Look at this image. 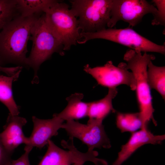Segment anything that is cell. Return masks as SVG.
<instances>
[{"instance_id": "cell-20", "label": "cell", "mask_w": 165, "mask_h": 165, "mask_svg": "<svg viewBox=\"0 0 165 165\" xmlns=\"http://www.w3.org/2000/svg\"><path fill=\"white\" fill-rule=\"evenodd\" d=\"M19 15L16 0H0V32L5 26Z\"/></svg>"}, {"instance_id": "cell-14", "label": "cell", "mask_w": 165, "mask_h": 165, "mask_svg": "<svg viewBox=\"0 0 165 165\" xmlns=\"http://www.w3.org/2000/svg\"><path fill=\"white\" fill-rule=\"evenodd\" d=\"M83 94L75 93L67 97L68 104L60 113L56 114L60 119L66 121L77 120L87 116L88 103L82 101Z\"/></svg>"}, {"instance_id": "cell-23", "label": "cell", "mask_w": 165, "mask_h": 165, "mask_svg": "<svg viewBox=\"0 0 165 165\" xmlns=\"http://www.w3.org/2000/svg\"><path fill=\"white\" fill-rule=\"evenodd\" d=\"M12 154L5 149L0 140V165H8Z\"/></svg>"}, {"instance_id": "cell-19", "label": "cell", "mask_w": 165, "mask_h": 165, "mask_svg": "<svg viewBox=\"0 0 165 165\" xmlns=\"http://www.w3.org/2000/svg\"><path fill=\"white\" fill-rule=\"evenodd\" d=\"M116 125L122 133L125 132L133 133L139 129H145L143 128L139 112L132 113L117 112Z\"/></svg>"}, {"instance_id": "cell-5", "label": "cell", "mask_w": 165, "mask_h": 165, "mask_svg": "<svg viewBox=\"0 0 165 165\" xmlns=\"http://www.w3.org/2000/svg\"><path fill=\"white\" fill-rule=\"evenodd\" d=\"M112 0H72L70 9L77 18L80 33H93L106 29Z\"/></svg>"}, {"instance_id": "cell-18", "label": "cell", "mask_w": 165, "mask_h": 165, "mask_svg": "<svg viewBox=\"0 0 165 165\" xmlns=\"http://www.w3.org/2000/svg\"><path fill=\"white\" fill-rule=\"evenodd\" d=\"M147 76L151 89L156 90L165 99V67L154 65L152 61L147 66Z\"/></svg>"}, {"instance_id": "cell-15", "label": "cell", "mask_w": 165, "mask_h": 165, "mask_svg": "<svg viewBox=\"0 0 165 165\" xmlns=\"http://www.w3.org/2000/svg\"><path fill=\"white\" fill-rule=\"evenodd\" d=\"M118 93L117 88L108 89L107 94L103 98L88 102L87 116L89 119L103 122L110 113L116 112L113 108L112 101Z\"/></svg>"}, {"instance_id": "cell-10", "label": "cell", "mask_w": 165, "mask_h": 165, "mask_svg": "<svg viewBox=\"0 0 165 165\" xmlns=\"http://www.w3.org/2000/svg\"><path fill=\"white\" fill-rule=\"evenodd\" d=\"M61 144L68 151L60 148L52 140H49L47 150L38 165H71L78 163L93 162L94 160L92 152L83 153L78 151L74 145L73 138H69L68 141L63 140Z\"/></svg>"}, {"instance_id": "cell-4", "label": "cell", "mask_w": 165, "mask_h": 165, "mask_svg": "<svg viewBox=\"0 0 165 165\" xmlns=\"http://www.w3.org/2000/svg\"><path fill=\"white\" fill-rule=\"evenodd\" d=\"M44 13L47 23L63 46L64 50L78 43L81 38L77 18L68 4L58 0Z\"/></svg>"}, {"instance_id": "cell-25", "label": "cell", "mask_w": 165, "mask_h": 165, "mask_svg": "<svg viewBox=\"0 0 165 165\" xmlns=\"http://www.w3.org/2000/svg\"><path fill=\"white\" fill-rule=\"evenodd\" d=\"M84 163H85L83 162L78 163H74L73 165H83Z\"/></svg>"}, {"instance_id": "cell-17", "label": "cell", "mask_w": 165, "mask_h": 165, "mask_svg": "<svg viewBox=\"0 0 165 165\" xmlns=\"http://www.w3.org/2000/svg\"><path fill=\"white\" fill-rule=\"evenodd\" d=\"M17 10L20 15L27 17L42 15L58 0H16Z\"/></svg>"}, {"instance_id": "cell-2", "label": "cell", "mask_w": 165, "mask_h": 165, "mask_svg": "<svg viewBox=\"0 0 165 165\" xmlns=\"http://www.w3.org/2000/svg\"><path fill=\"white\" fill-rule=\"evenodd\" d=\"M153 55L138 52L130 49L124 55L123 59L127 63L119 64L127 70H130L136 82V92L139 109V112L144 128H147L148 122L152 120L155 126L157 125L153 117L154 109L152 103L150 88L147 79V72L149 62L155 59Z\"/></svg>"}, {"instance_id": "cell-21", "label": "cell", "mask_w": 165, "mask_h": 165, "mask_svg": "<svg viewBox=\"0 0 165 165\" xmlns=\"http://www.w3.org/2000/svg\"><path fill=\"white\" fill-rule=\"evenodd\" d=\"M156 7L157 11L153 16L151 21L152 25H165V0H153L152 1Z\"/></svg>"}, {"instance_id": "cell-16", "label": "cell", "mask_w": 165, "mask_h": 165, "mask_svg": "<svg viewBox=\"0 0 165 165\" xmlns=\"http://www.w3.org/2000/svg\"><path fill=\"white\" fill-rule=\"evenodd\" d=\"M21 70L12 76L0 75V101L8 108L9 114L13 116H18L20 107L13 98L12 90L13 83L19 78Z\"/></svg>"}, {"instance_id": "cell-11", "label": "cell", "mask_w": 165, "mask_h": 165, "mask_svg": "<svg viewBox=\"0 0 165 165\" xmlns=\"http://www.w3.org/2000/svg\"><path fill=\"white\" fill-rule=\"evenodd\" d=\"M33 127L30 136L28 137V144L26 145L39 149L47 145L49 140L57 135L58 130L62 128L64 121L55 114L52 119H41L32 117Z\"/></svg>"}, {"instance_id": "cell-8", "label": "cell", "mask_w": 165, "mask_h": 165, "mask_svg": "<svg viewBox=\"0 0 165 165\" xmlns=\"http://www.w3.org/2000/svg\"><path fill=\"white\" fill-rule=\"evenodd\" d=\"M157 11L155 6L145 0H112L110 18L107 25L112 28L119 21L134 27L142 20L146 14L153 16Z\"/></svg>"}, {"instance_id": "cell-12", "label": "cell", "mask_w": 165, "mask_h": 165, "mask_svg": "<svg viewBox=\"0 0 165 165\" xmlns=\"http://www.w3.org/2000/svg\"><path fill=\"white\" fill-rule=\"evenodd\" d=\"M27 123L25 118L9 113L4 130L0 133L1 143L9 152L13 154L20 145L28 144V137L24 135L23 131V127Z\"/></svg>"}, {"instance_id": "cell-9", "label": "cell", "mask_w": 165, "mask_h": 165, "mask_svg": "<svg viewBox=\"0 0 165 165\" xmlns=\"http://www.w3.org/2000/svg\"><path fill=\"white\" fill-rule=\"evenodd\" d=\"M84 70L91 75L98 84L108 89L125 85L131 90H135L136 82L134 74L119 64L116 67L109 61L103 66L93 68L87 64L84 67Z\"/></svg>"}, {"instance_id": "cell-1", "label": "cell", "mask_w": 165, "mask_h": 165, "mask_svg": "<svg viewBox=\"0 0 165 165\" xmlns=\"http://www.w3.org/2000/svg\"><path fill=\"white\" fill-rule=\"evenodd\" d=\"M42 15L27 17L19 15L2 30L0 32L1 66L13 64L28 68L26 56L28 42L33 26Z\"/></svg>"}, {"instance_id": "cell-24", "label": "cell", "mask_w": 165, "mask_h": 165, "mask_svg": "<svg viewBox=\"0 0 165 165\" xmlns=\"http://www.w3.org/2000/svg\"><path fill=\"white\" fill-rule=\"evenodd\" d=\"M20 69V67L18 66L15 67H6L0 65V71L4 73L8 76H12L15 74Z\"/></svg>"}, {"instance_id": "cell-7", "label": "cell", "mask_w": 165, "mask_h": 165, "mask_svg": "<svg viewBox=\"0 0 165 165\" xmlns=\"http://www.w3.org/2000/svg\"><path fill=\"white\" fill-rule=\"evenodd\" d=\"M62 128L65 130L70 138H78L86 145L88 150L111 147L102 121L89 119L86 124H84L74 120H68L63 123Z\"/></svg>"}, {"instance_id": "cell-6", "label": "cell", "mask_w": 165, "mask_h": 165, "mask_svg": "<svg viewBox=\"0 0 165 165\" xmlns=\"http://www.w3.org/2000/svg\"><path fill=\"white\" fill-rule=\"evenodd\" d=\"M80 44L101 39L128 47L138 52H155L165 55L164 45L157 44L139 34L129 27L123 29L106 28L93 33H80Z\"/></svg>"}, {"instance_id": "cell-3", "label": "cell", "mask_w": 165, "mask_h": 165, "mask_svg": "<svg viewBox=\"0 0 165 165\" xmlns=\"http://www.w3.org/2000/svg\"><path fill=\"white\" fill-rule=\"evenodd\" d=\"M29 40L32 45L31 51L27 57L28 68H32L34 72L33 82H38L37 73L41 64L57 53L64 54V47L47 23L45 13L39 18L31 31Z\"/></svg>"}, {"instance_id": "cell-22", "label": "cell", "mask_w": 165, "mask_h": 165, "mask_svg": "<svg viewBox=\"0 0 165 165\" xmlns=\"http://www.w3.org/2000/svg\"><path fill=\"white\" fill-rule=\"evenodd\" d=\"M33 147L25 145L24 152L19 158L16 160H11L8 165H30L29 156Z\"/></svg>"}, {"instance_id": "cell-13", "label": "cell", "mask_w": 165, "mask_h": 165, "mask_svg": "<svg viewBox=\"0 0 165 165\" xmlns=\"http://www.w3.org/2000/svg\"><path fill=\"white\" fill-rule=\"evenodd\" d=\"M165 135H154L146 129L132 133L127 142L123 145L118 157L112 165H121L138 148L145 144L161 143Z\"/></svg>"}]
</instances>
